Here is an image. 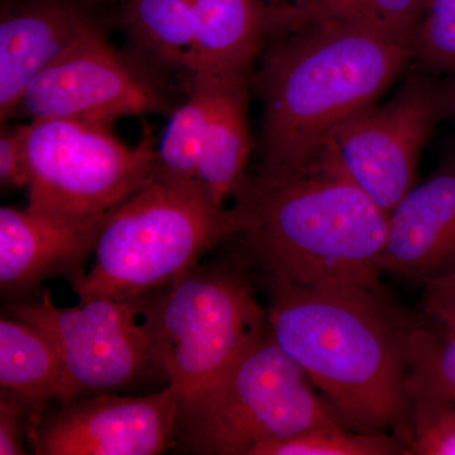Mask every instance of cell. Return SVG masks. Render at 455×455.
<instances>
[{"instance_id":"obj_6","label":"cell","mask_w":455,"mask_h":455,"mask_svg":"<svg viewBox=\"0 0 455 455\" xmlns=\"http://www.w3.org/2000/svg\"><path fill=\"white\" fill-rule=\"evenodd\" d=\"M310 383L267 331L180 421L185 448L197 454L252 455L268 443L344 425Z\"/></svg>"},{"instance_id":"obj_2","label":"cell","mask_w":455,"mask_h":455,"mask_svg":"<svg viewBox=\"0 0 455 455\" xmlns=\"http://www.w3.org/2000/svg\"><path fill=\"white\" fill-rule=\"evenodd\" d=\"M274 38L251 77L262 103L257 172L266 175L307 163L412 61L411 44L350 20H307Z\"/></svg>"},{"instance_id":"obj_22","label":"cell","mask_w":455,"mask_h":455,"mask_svg":"<svg viewBox=\"0 0 455 455\" xmlns=\"http://www.w3.org/2000/svg\"><path fill=\"white\" fill-rule=\"evenodd\" d=\"M434 323L436 331H411L407 386L431 392L455 405V324Z\"/></svg>"},{"instance_id":"obj_1","label":"cell","mask_w":455,"mask_h":455,"mask_svg":"<svg viewBox=\"0 0 455 455\" xmlns=\"http://www.w3.org/2000/svg\"><path fill=\"white\" fill-rule=\"evenodd\" d=\"M266 278L269 335L341 423L362 433L391 431L409 447L412 331L386 307L379 290Z\"/></svg>"},{"instance_id":"obj_24","label":"cell","mask_w":455,"mask_h":455,"mask_svg":"<svg viewBox=\"0 0 455 455\" xmlns=\"http://www.w3.org/2000/svg\"><path fill=\"white\" fill-rule=\"evenodd\" d=\"M411 406V440L407 454L455 455V405L421 388L407 386Z\"/></svg>"},{"instance_id":"obj_25","label":"cell","mask_w":455,"mask_h":455,"mask_svg":"<svg viewBox=\"0 0 455 455\" xmlns=\"http://www.w3.org/2000/svg\"><path fill=\"white\" fill-rule=\"evenodd\" d=\"M29 164L23 127L2 128L0 134V184L5 188H27Z\"/></svg>"},{"instance_id":"obj_16","label":"cell","mask_w":455,"mask_h":455,"mask_svg":"<svg viewBox=\"0 0 455 455\" xmlns=\"http://www.w3.org/2000/svg\"><path fill=\"white\" fill-rule=\"evenodd\" d=\"M250 74L218 76L211 119L204 139L197 179L223 205L243 182L254 147L248 122Z\"/></svg>"},{"instance_id":"obj_9","label":"cell","mask_w":455,"mask_h":455,"mask_svg":"<svg viewBox=\"0 0 455 455\" xmlns=\"http://www.w3.org/2000/svg\"><path fill=\"white\" fill-rule=\"evenodd\" d=\"M11 316L37 326L61 362L57 403L127 387L152 363L151 341L140 299L100 298L59 307L50 292L9 307Z\"/></svg>"},{"instance_id":"obj_27","label":"cell","mask_w":455,"mask_h":455,"mask_svg":"<svg viewBox=\"0 0 455 455\" xmlns=\"http://www.w3.org/2000/svg\"><path fill=\"white\" fill-rule=\"evenodd\" d=\"M424 284L425 309L431 319L440 324H455V271Z\"/></svg>"},{"instance_id":"obj_21","label":"cell","mask_w":455,"mask_h":455,"mask_svg":"<svg viewBox=\"0 0 455 455\" xmlns=\"http://www.w3.org/2000/svg\"><path fill=\"white\" fill-rule=\"evenodd\" d=\"M407 454L403 440L391 434L362 433L346 425L320 427L268 443L252 455H394Z\"/></svg>"},{"instance_id":"obj_28","label":"cell","mask_w":455,"mask_h":455,"mask_svg":"<svg viewBox=\"0 0 455 455\" xmlns=\"http://www.w3.org/2000/svg\"><path fill=\"white\" fill-rule=\"evenodd\" d=\"M259 2L267 9L269 31H276L307 7L310 0H259Z\"/></svg>"},{"instance_id":"obj_26","label":"cell","mask_w":455,"mask_h":455,"mask_svg":"<svg viewBox=\"0 0 455 455\" xmlns=\"http://www.w3.org/2000/svg\"><path fill=\"white\" fill-rule=\"evenodd\" d=\"M28 427L25 407L7 394L0 391V455L26 454L23 448V429Z\"/></svg>"},{"instance_id":"obj_7","label":"cell","mask_w":455,"mask_h":455,"mask_svg":"<svg viewBox=\"0 0 455 455\" xmlns=\"http://www.w3.org/2000/svg\"><path fill=\"white\" fill-rule=\"evenodd\" d=\"M22 127L31 211L108 215L157 176V145L148 125L133 147L97 123L37 119Z\"/></svg>"},{"instance_id":"obj_29","label":"cell","mask_w":455,"mask_h":455,"mask_svg":"<svg viewBox=\"0 0 455 455\" xmlns=\"http://www.w3.org/2000/svg\"><path fill=\"white\" fill-rule=\"evenodd\" d=\"M84 2H97V0H84Z\"/></svg>"},{"instance_id":"obj_30","label":"cell","mask_w":455,"mask_h":455,"mask_svg":"<svg viewBox=\"0 0 455 455\" xmlns=\"http://www.w3.org/2000/svg\"><path fill=\"white\" fill-rule=\"evenodd\" d=\"M454 161H455V158H454Z\"/></svg>"},{"instance_id":"obj_4","label":"cell","mask_w":455,"mask_h":455,"mask_svg":"<svg viewBox=\"0 0 455 455\" xmlns=\"http://www.w3.org/2000/svg\"><path fill=\"white\" fill-rule=\"evenodd\" d=\"M239 230L235 206L215 203L199 180L155 179L110 212L92 266L71 287L79 302L142 298L178 280Z\"/></svg>"},{"instance_id":"obj_14","label":"cell","mask_w":455,"mask_h":455,"mask_svg":"<svg viewBox=\"0 0 455 455\" xmlns=\"http://www.w3.org/2000/svg\"><path fill=\"white\" fill-rule=\"evenodd\" d=\"M381 269L424 283L455 271V161L392 209Z\"/></svg>"},{"instance_id":"obj_15","label":"cell","mask_w":455,"mask_h":455,"mask_svg":"<svg viewBox=\"0 0 455 455\" xmlns=\"http://www.w3.org/2000/svg\"><path fill=\"white\" fill-rule=\"evenodd\" d=\"M194 40L187 68L191 74H250L268 37L267 9L259 0H191Z\"/></svg>"},{"instance_id":"obj_5","label":"cell","mask_w":455,"mask_h":455,"mask_svg":"<svg viewBox=\"0 0 455 455\" xmlns=\"http://www.w3.org/2000/svg\"><path fill=\"white\" fill-rule=\"evenodd\" d=\"M152 363L187 418L228 368L267 331V313L243 275L196 266L140 298Z\"/></svg>"},{"instance_id":"obj_23","label":"cell","mask_w":455,"mask_h":455,"mask_svg":"<svg viewBox=\"0 0 455 455\" xmlns=\"http://www.w3.org/2000/svg\"><path fill=\"white\" fill-rule=\"evenodd\" d=\"M418 70L455 79V0H429L412 40Z\"/></svg>"},{"instance_id":"obj_8","label":"cell","mask_w":455,"mask_h":455,"mask_svg":"<svg viewBox=\"0 0 455 455\" xmlns=\"http://www.w3.org/2000/svg\"><path fill=\"white\" fill-rule=\"evenodd\" d=\"M451 118L455 79L415 68L387 103L373 104L350 118L325 146L346 175L390 214L415 187L425 146Z\"/></svg>"},{"instance_id":"obj_20","label":"cell","mask_w":455,"mask_h":455,"mask_svg":"<svg viewBox=\"0 0 455 455\" xmlns=\"http://www.w3.org/2000/svg\"><path fill=\"white\" fill-rule=\"evenodd\" d=\"M429 0H310L281 28L311 20H340L372 27L411 44Z\"/></svg>"},{"instance_id":"obj_11","label":"cell","mask_w":455,"mask_h":455,"mask_svg":"<svg viewBox=\"0 0 455 455\" xmlns=\"http://www.w3.org/2000/svg\"><path fill=\"white\" fill-rule=\"evenodd\" d=\"M181 407L167 386L147 396L92 395L61 405L29 431L37 455H156L170 447Z\"/></svg>"},{"instance_id":"obj_17","label":"cell","mask_w":455,"mask_h":455,"mask_svg":"<svg viewBox=\"0 0 455 455\" xmlns=\"http://www.w3.org/2000/svg\"><path fill=\"white\" fill-rule=\"evenodd\" d=\"M61 377L52 341L37 326L13 316L0 320V387L25 407L28 433L40 423Z\"/></svg>"},{"instance_id":"obj_12","label":"cell","mask_w":455,"mask_h":455,"mask_svg":"<svg viewBox=\"0 0 455 455\" xmlns=\"http://www.w3.org/2000/svg\"><path fill=\"white\" fill-rule=\"evenodd\" d=\"M108 217H70L2 206V295H26L50 278H66L70 283L80 280Z\"/></svg>"},{"instance_id":"obj_10","label":"cell","mask_w":455,"mask_h":455,"mask_svg":"<svg viewBox=\"0 0 455 455\" xmlns=\"http://www.w3.org/2000/svg\"><path fill=\"white\" fill-rule=\"evenodd\" d=\"M172 113L161 89L112 49L99 26L33 80L16 110L31 121L74 119L108 127L124 116Z\"/></svg>"},{"instance_id":"obj_13","label":"cell","mask_w":455,"mask_h":455,"mask_svg":"<svg viewBox=\"0 0 455 455\" xmlns=\"http://www.w3.org/2000/svg\"><path fill=\"white\" fill-rule=\"evenodd\" d=\"M97 23L75 0H31L0 20V118L14 116L27 88Z\"/></svg>"},{"instance_id":"obj_19","label":"cell","mask_w":455,"mask_h":455,"mask_svg":"<svg viewBox=\"0 0 455 455\" xmlns=\"http://www.w3.org/2000/svg\"><path fill=\"white\" fill-rule=\"evenodd\" d=\"M124 18L143 49L166 65L187 68L194 40L191 0H127Z\"/></svg>"},{"instance_id":"obj_18","label":"cell","mask_w":455,"mask_h":455,"mask_svg":"<svg viewBox=\"0 0 455 455\" xmlns=\"http://www.w3.org/2000/svg\"><path fill=\"white\" fill-rule=\"evenodd\" d=\"M217 84V75L193 74L190 97L184 106L171 114L169 124L156 148V179L176 182L199 180L197 167Z\"/></svg>"},{"instance_id":"obj_3","label":"cell","mask_w":455,"mask_h":455,"mask_svg":"<svg viewBox=\"0 0 455 455\" xmlns=\"http://www.w3.org/2000/svg\"><path fill=\"white\" fill-rule=\"evenodd\" d=\"M233 196L242 244L266 277L379 290L388 214L328 147L290 172L245 176Z\"/></svg>"}]
</instances>
